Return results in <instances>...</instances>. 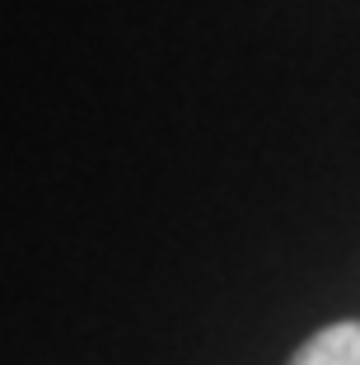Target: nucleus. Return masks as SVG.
<instances>
[{"label": "nucleus", "instance_id": "nucleus-1", "mask_svg": "<svg viewBox=\"0 0 360 365\" xmlns=\"http://www.w3.org/2000/svg\"><path fill=\"white\" fill-rule=\"evenodd\" d=\"M290 365H360V323H332L299 346Z\"/></svg>", "mask_w": 360, "mask_h": 365}]
</instances>
